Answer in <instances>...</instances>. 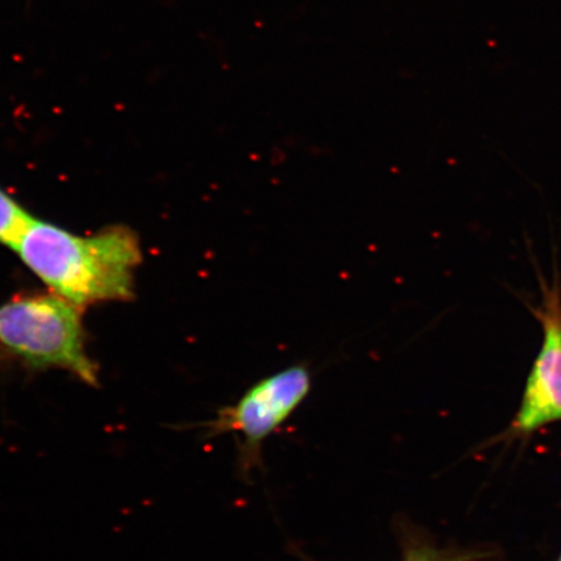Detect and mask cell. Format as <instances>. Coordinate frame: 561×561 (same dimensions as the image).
<instances>
[{
    "instance_id": "cell-6",
    "label": "cell",
    "mask_w": 561,
    "mask_h": 561,
    "mask_svg": "<svg viewBox=\"0 0 561 561\" xmlns=\"http://www.w3.org/2000/svg\"><path fill=\"white\" fill-rule=\"evenodd\" d=\"M403 561H446L437 550L432 549L426 542L407 541Z\"/></svg>"
},
{
    "instance_id": "cell-4",
    "label": "cell",
    "mask_w": 561,
    "mask_h": 561,
    "mask_svg": "<svg viewBox=\"0 0 561 561\" xmlns=\"http://www.w3.org/2000/svg\"><path fill=\"white\" fill-rule=\"evenodd\" d=\"M541 304L530 312L542 327V346L526 381L514 430L530 433L561 420V289L556 273L552 284L541 279Z\"/></svg>"
},
{
    "instance_id": "cell-5",
    "label": "cell",
    "mask_w": 561,
    "mask_h": 561,
    "mask_svg": "<svg viewBox=\"0 0 561 561\" xmlns=\"http://www.w3.org/2000/svg\"><path fill=\"white\" fill-rule=\"evenodd\" d=\"M33 217L0 188V243L13 249Z\"/></svg>"
},
{
    "instance_id": "cell-2",
    "label": "cell",
    "mask_w": 561,
    "mask_h": 561,
    "mask_svg": "<svg viewBox=\"0 0 561 561\" xmlns=\"http://www.w3.org/2000/svg\"><path fill=\"white\" fill-rule=\"evenodd\" d=\"M0 347L32 368L62 369L87 385H98L82 310L53 293L19 297L0 307Z\"/></svg>"
},
{
    "instance_id": "cell-1",
    "label": "cell",
    "mask_w": 561,
    "mask_h": 561,
    "mask_svg": "<svg viewBox=\"0 0 561 561\" xmlns=\"http://www.w3.org/2000/svg\"><path fill=\"white\" fill-rule=\"evenodd\" d=\"M12 250L55 296L81 310L135 298L142 251L129 228L79 236L33 217Z\"/></svg>"
},
{
    "instance_id": "cell-7",
    "label": "cell",
    "mask_w": 561,
    "mask_h": 561,
    "mask_svg": "<svg viewBox=\"0 0 561 561\" xmlns=\"http://www.w3.org/2000/svg\"><path fill=\"white\" fill-rule=\"evenodd\" d=\"M559 561H561V557H560V560H559Z\"/></svg>"
},
{
    "instance_id": "cell-3",
    "label": "cell",
    "mask_w": 561,
    "mask_h": 561,
    "mask_svg": "<svg viewBox=\"0 0 561 561\" xmlns=\"http://www.w3.org/2000/svg\"><path fill=\"white\" fill-rule=\"evenodd\" d=\"M312 389V374L306 363L294 364L264 377L233 405L222 407L217 417L203 424L206 438L240 434V469L244 476L261 465L263 442L306 401Z\"/></svg>"
}]
</instances>
